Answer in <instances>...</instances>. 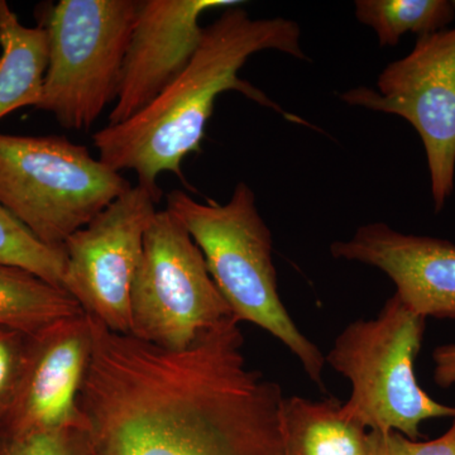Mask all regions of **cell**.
<instances>
[{
  "mask_svg": "<svg viewBox=\"0 0 455 455\" xmlns=\"http://www.w3.org/2000/svg\"><path fill=\"white\" fill-rule=\"evenodd\" d=\"M131 188L65 136L0 133V205L50 247L64 248Z\"/></svg>",
  "mask_w": 455,
  "mask_h": 455,
  "instance_id": "5",
  "label": "cell"
},
{
  "mask_svg": "<svg viewBox=\"0 0 455 455\" xmlns=\"http://www.w3.org/2000/svg\"><path fill=\"white\" fill-rule=\"evenodd\" d=\"M283 414L291 455H367L368 431L337 398L286 397Z\"/></svg>",
  "mask_w": 455,
  "mask_h": 455,
  "instance_id": "14",
  "label": "cell"
},
{
  "mask_svg": "<svg viewBox=\"0 0 455 455\" xmlns=\"http://www.w3.org/2000/svg\"><path fill=\"white\" fill-rule=\"evenodd\" d=\"M355 17L376 32L381 47L397 46L406 33L419 37L444 31L455 18L449 0H357Z\"/></svg>",
  "mask_w": 455,
  "mask_h": 455,
  "instance_id": "16",
  "label": "cell"
},
{
  "mask_svg": "<svg viewBox=\"0 0 455 455\" xmlns=\"http://www.w3.org/2000/svg\"><path fill=\"white\" fill-rule=\"evenodd\" d=\"M433 379L436 386L449 388L455 385V343L444 344L433 352Z\"/></svg>",
  "mask_w": 455,
  "mask_h": 455,
  "instance_id": "21",
  "label": "cell"
},
{
  "mask_svg": "<svg viewBox=\"0 0 455 455\" xmlns=\"http://www.w3.org/2000/svg\"><path fill=\"white\" fill-rule=\"evenodd\" d=\"M92 352V323L85 313L31 334L22 381L0 427L25 433L86 425L79 394Z\"/></svg>",
  "mask_w": 455,
  "mask_h": 455,
  "instance_id": "11",
  "label": "cell"
},
{
  "mask_svg": "<svg viewBox=\"0 0 455 455\" xmlns=\"http://www.w3.org/2000/svg\"><path fill=\"white\" fill-rule=\"evenodd\" d=\"M239 4V0H139L109 124L142 112L187 68L202 40L199 20L205 12Z\"/></svg>",
  "mask_w": 455,
  "mask_h": 455,
  "instance_id": "10",
  "label": "cell"
},
{
  "mask_svg": "<svg viewBox=\"0 0 455 455\" xmlns=\"http://www.w3.org/2000/svg\"><path fill=\"white\" fill-rule=\"evenodd\" d=\"M0 262L32 272L64 290V248L42 243L20 221L0 205Z\"/></svg>",
  "mask_w": 455,
  "mask_h": 455,
  "instance_id": "17",
  "label": "cell"
},
{
  "mask_svg": "<svg viewBox=\"0 0 455 455\" xmlns=\"http://www.w3.org/2000/svg\"><path fill=\"white\" fill-rule=\"evenodd\" d=\"M161 196L137 184L65 242V291L114 333L130 334L132 284Z\"/></svg>",
  "mask_w": 455,
  "mask_h": 455,
  "instance_id": "9",
  "label": "cell"
},
{
  "mask_svg": "<svg viewBox=\"0 0 455 455\" xmlns=\"http://www.w3.org/2000/svg\"><path fill=\"white\" fill-rule=\"evenodd\" d=\"M427 319L394 293L379 316L350 323L337 338L325 362L352 386L343 412L367 431H396L421 438L430 419L455 418L419 385L415 361L423 346Z\"/></svg>",
  "mask_w": 455,
  "mask_h": 455,
  "instance_id": "4",
  "label": "cell"
},
{
  "mask_svg": "<svg viewBox=\"0 0 455 455\" xmlns=\"http://www.w3.org/2000/svg\"><path fill=\"white\" fill-rule=\"evenodd\" d=\"M31 334L0 325V423L13 405L25 372Z\"/></svg>",
  "mask_w": 455,
  "mask_h": 455,
  "instance_id": "19",
  "label": "cell"
},
{
  "mask_svg": "<svg viewBox=\"0 0 455 455\" xmlns=\"http://www.w3.org/2000/svg\"><path fill=\"white\" fill-rule=\"evenodd\" d=\"M377 88L358 86L340 98L414 127L427 155L434 208L442 211L455 179V27L419 37L409 55L382 71Z\"/></svg>",
  "mask_w": 455,
  "mask_h": 455,
  "instance_id": "8",
  "label": "cell"
},
{
  "mask_svg": "<svg viewBox=\"0 0 455 455\" xmlns=\"http://www.w3.org/2000/svg\"><path fill=\"white\" fill-rule=\"evenodd\" d=\"M166 209L199 245L233 316L277 338L311 381L324 388V355L301 333L281 300L271 230L260 217L252 188L239 182L226 204L200 203L175 190L167 196Z\"/></svg>",
  "mask_w": 455,
  "mask_h": 455,
  "instance_id": "3",
  "label": "cell"
},
{
  "mask_svg": "<svg viewBox=\"0 0 455 455\" xmlns=\"http://www.w3.org/2000/svg\"><path fill=\"white\" fill-rule=\"evenodd\" d=\"M89 317L92 352L79 407L90 455H291L283 388L248 364L235 316L184 350Z\"/></svg>",
  "mask_w": 455,
  "mask_h": 455,
  "instance_id": "1",
  "label": "cell"
},
{
  "mask_svg": "<svg viewBox=\"0 0 455 455\" xmlns=\"http://www.w3.org/2000/svg\"><path fill=\"white\" fill-rule=\"evenodd\" d=\"M79 314L82 307L65 290L0 262V325L33 334Z\"/></svg>",
  "mask_w": 455,
  "mask_h": 455,
  "instance_id": "15",
  "label": "cell"
},
{
  "mask_svg": "<svg viewBox=\"0 0 455 455\" xmlns=\"http://www.w3.org/2000/svg\"><path fill=\"white\" fill-rule=\"evenodd\" d=\"M331 253L381 269L418 315L455 320V244L447 239L403 235L372 223L359 227L348 241L334 242Z\"/></svg>",
  "mask_w": 455,
  "mask_h": 455,
  "instance_id": "12",
  "label": "cell"
},
{
  "mask_svg": "<svg viewBox=\"0 0 455 455\" xmlns=\"http://www.w3.org/2000/svg\"><path fill=\"white\" fill-rule=\"evenodd\" d=\"M367 455H455V418L442 436L427 442L396 431H368Z\"/></svg>",
  "mask_w": 455,
  "mask_h": 455,
  "instance_id": "20",
  "label": "cell"
},
{
  "mask_svg": "<svg viewBox=\"0 0 455 455\" xmlns=\"http://www.w3.org/2000/svg\"><path fill=\"white\" fill-rule=\"evenodd\" d=\"M230 316L187 228L167 209L156 212L132 284L130 335L160 348L184 350Z\"/></svg>",
  "mask_w": 455,
  "mask_h": 455,
  "instance_id": "7",
  "label": "cell"
},
{
  "mask_svg": "<svg viewBox=\"0 0 455 455\" xmlns=\"http://www.w3.org/2000/svg\"><path fill=\"white\" fill-rule=\"evenodd\" d=\"M242 4L227 8L212 25L181 74L142 112L119 124H108L92 136L99 160L121 172L130 170L142 185L163 193L157 179L173 173L184 179L182 164L202 151L205 128L215 100L226 92H242L259 106L274 109L290 121L304 123L284 112L252 84L239 79L251 56L275 50L307 60L300 44V27L286 18L254 20Z\"/></svg>",
  "mask_w": 455,
  "mask_h": 455,
  "instance_id": "2",
  "label": "cell"
},
{
  "mask_svg": "<svg viewBox=\"0 0 455 455\" xmlns=\"http://www.w3.org/2000/svg\"><path fill=\"white\" fill-rule=\"evenodd\" d=\"M139 0H60L41 23L49 61L36 109L88 131L116 100Z\"/></svg>",
  "mask_w": 455,
  "mask_h": 455,
  "instance_id": "6",
  "label": "cell"
},
{
  "mask_svg": "<svg viewBox=\"0 0 455 455\" xmlns=\"http://www.w3.org/2000/svg\"><path fill=\"white\" fill-rule=\"evenodd\" d=\"M0 455H90L86 425L14 433L0 427Z\"/></svg>",
  "mask_w": 455,
  "mask_h": 455,
  "instance_id": "18",
  "label": "cell"
},
{
  "mask_svg": "<svg viewBox=\"0 0 455 455\" xmlns=\"http://www.w3.org/2000/svg\"><path fill=\"white\" fill-rule=\"evenodd\" d=\"M0 119L20 108H37L49 61L44 27H27L0 0Z\"/></svg>",
  "mask_w": 455,
  "mask_h": 455,
  "instance_id": "13",
  "label": "cell"
}]
</instances>
